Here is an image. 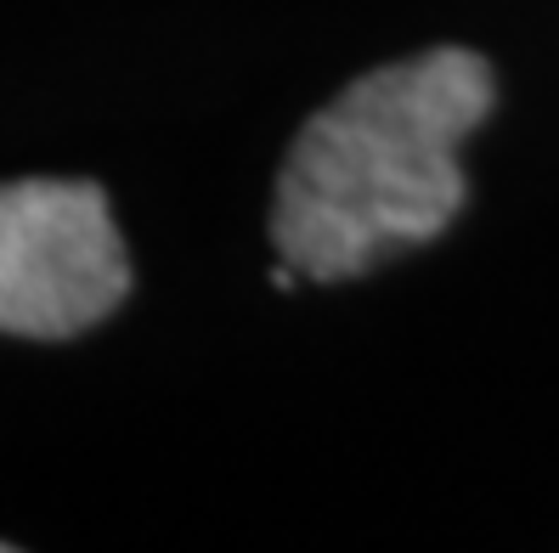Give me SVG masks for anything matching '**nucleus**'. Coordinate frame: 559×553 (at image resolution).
Wrapping results in <instances>:
<instances>
[{
    "label": "nucleus",
    "mask_w": 559,
    "mask_h": 553,
    "mask_svg": "<svg viewBox=\"0 0 559 553\" xmlns=\"http://www.w3.org/2000/svg\"><path fill=\"white\" fill-rule=\"evenodd\" d=\"M0 548H7V542H0Z\"/></svg>",
    "instance_id": "nucleus-3"
},
{
    "label": "nucleus",
    "mask_w": 559,
    "mask_h": 553,
    "mask_svg": "<svg viewBox=\"0 0 559 553\" xmlns=\"http://www.w3.org/2000/svg\"><path fill=\"white\" fill-rule=\"evenodd\" d=\"M498 103L480 51L436 46L350 80L277 170L272 243L300 282H350L441 238L469 199L457 153Z\"/></svg>",
    "instance_id": "nucleus-1"
},
{
    "label": "nucleus",
    "mask_w": 559,
    "mask_h": 553,
    "mask_svg": "<svg viewBox=\"0 0 559 553\" xmlns=\"http://www.w3.org/2000/svg\"><path fill=\"white\" fill-rule=\"evenodd\" d=\"M130 294V254L96 181L0 187V334L74 339Z\"/></svg>",
    "instance_id": "nucleus-2"
}]
</instances>
